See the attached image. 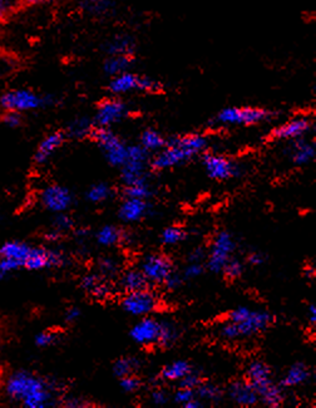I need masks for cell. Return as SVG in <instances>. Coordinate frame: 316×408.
Here are the masks:
<instances>
[{"mask_svg":"<svg viewBox=\"0 0 316 408\" xmlns=\"http://www.w3.org/2000/svg\"><path fill=\"white\" fill-rule=\"evenodd\" d=\"M207 147L205 136L188 134L178 136L167 141L164 148L158 151L157 156L152 160L154 170L172 169L175 166L187 162L191 158L204 152Z\"/></svg>","mask_w":316,"mask_h":408,"instance_id":"obj_2","label":"cell"},{"mask_svg":"<svg viewBox=\"0 0 316 408\" xmlns=\"http://www.w3.org/2000/svg\"><path fill=\"white\" fill-rule=\"evenodd\" d=\"M190 372H192V369L187 362L176 361L164 368L162 377L167 381H181Z\"/></svg>","mask_w":316,"mask_h":408,"instance_id":"obj_31","label":"cell"},{"mask_svg":"<svg viewBox=\"0 0 316 408\" xmlns=\"http://www.w3.org/2000/svg\"><path fill=\"white\" fill-rule=\"evenodd\" d=\"M124 193H126L127 198L146 200V198H150L152 195V191H151V187H150L148 181H147V182H140V184H135V185L126 186Z\"/></svg>","mask_w":316,"mask_h":408,"instance_id":"obj_35","label":"cell"},{"mask_svg":"<svg viewBox=\"0 0 316 408\" xmlns=\"http://www.w3.org/2000/svg\"><path fill=\"white\" fill-rule=\"evenodd\" d=\"M152 401L157 406H162L169 401V397L164 391H154L152 393Z\"/></svg>","mask_w":316,"mask_h":408,"instance_id":"obj_50","label":"cell"},{"mask_svg":"<svg viewBox=\"0 0 316 408\" xmlns=\"http://www.w3.org/2000/svg\"><path fill=\"white\" fill-rule=\"evenodd\" d=\"M234 250V238L228 231L217 234L211 248L210 257H209V268L211 272L221 273L225 264L228 262Z\"/></svg>","mask_w":316,"mask_h":408,"instance_id":"obj_11","label":"cell"},{"mask_svg":"<svg viewBox=\"0 0 316 408\" xmlns=\"http://www.w3.org/2000/svg\"><path fill=\"white\" fill-rule=\"evenodd\" d=\"M123 310L136 317L148 315L157 310L158 298L147 288L129 292L122 300Z\"/></svg>","mask_w":316,"mask_h":408,"instance_id":"obj_10","label":"cell"},{"mask_svg":"<svg viewBox=\"0 0 316 408\" xmlns=\"http://www.w3.org/2000/svg\"><path fill=\"white\" fill-rule=\"evenodd\" d=\"M6 395L14 401L22 402L24 407L46 408L52 406V388L44 379L35 374L20 371L6 381Z\"/></svg>","mask_w":316,"mask_h":408,"instance_id":"obj_1","label":"cell"},{"mask_svg":"<svg viewBox=\"0 0 316 408\" xmlns=\"http://www.w3.org/2000/svg\"><path fill=\"white\" fill-rule=\"evenodd\" d=\"M202 161L207 175L213 180H230L239 175V166L221 155L206 153Z\"/></svg>","mask_w":316,"mask_h":408,"instance_id":"obj_12","label":"cell"},{"mask_svg":"<svg viewBox=\"0 0 316 408\" xmlns=\"http://www.w3.org/2000/svg\"><path fill=\"white\" fill-rule=\"evenodd\" d=\"M183 406H185L186 408H199L202 407V403L199 402V400L192 398L191 401H188L187 403H185Z\"/></svg>","mask_w":316,"mask_h":408,"instance_id":"obj_56","label":"cell"},{"mask_svg":"<svg viewBox=\"0 0 316 408\" xmlns=\"http://www.w3.org/2000/svg\"><path fill=\"white\" fill-rule=\"evenodd\" d=\"M312 129V122L308 117H295L293 120L282 123L279 127H276L270 139L272 140H296L305 137V134H309Z\"/></svg>","mask_w":316,"mask_h":408,"instance_id":"obj_16","label":"cell"},{"mask_svg":"<svg viewBox=\"0 0 316 408\" xmlns=\"http://www.w3.org/2000/svg\"><path fill=\"white\" fill-rule=\"evenodd\" d=\"M119 385L124 392H135L140 388V381L133 377L132 374H129V376L121 378Z\"/></svg>","mask_w":316,"mask_h":408,"instance_id":"obj_43","label":"cell"},{"mask_svg":"<svg viewBox=\"0 0 316 408\" xmlns=\"http://www.w3.org/2000/svg\"><path fill=\"white\" fill-rule=\"evenodd\" d=\"M72 227H73V220L65 212L58 214L57 217H55V220H54V229L58 230L59 233L65 231V230H70V229H72Z\"/></svg>","mask_w":316,"mask_h":408,"instance_id":"obj_41","label":"cell"},{"mask_svg":"<svg viewBox=\"0 0 316 408\" xmlns=\"http://www.w3.org/2000/svg\"><path fill=\"white\" fill-rule=\"evenodd\" d=\"M89 137L100 146L105 160L112 166H122L126 162L129 146L112 129L96 126Z\"/></svg>","mask_w":316,"mask_h":408,"instance_id":"obj_7","label":"cell"},{"mask_svg":"<svg viewBox=\"0 0 316 408\" xmlns=\"http://www.w3.org/2000/svg\"><path fill=\"white\" fill-rule=\"evenodd\" d=\"M263 262H265V257H263V254H260V253H252L251 255L249 257V262L251 265H255V267L261 265Z\"/></svg>","mask_w":316,"mask_h":408,"instance_id":"obj_51","label":"cell"},{"mask_svg":"<svg viewBox=\"0 0 316 408\" xmlns=\"http://www.w3.org/2000/svg\"><path fill=\"white\" fill-rule=\"evenodd\" d=\"M228 395L235 403L244 406V407L254 406L258 401V392L249 381L232 383L228 390Z\"/></svg>","mask_w":316,"mask_h":408,"instance_id":"obj_19","label":"cell"},{"mask_svg":"<svg viewBox=\"0 0 316 408\" xmlns=\"http://www.w3.org/2000/svg\"><path fill=\"white\" fill-rule=\"evenodd\" d=\"M140 272L151 283H164L167 276L173 272V265L170 257L156 254V255H150L143 260Z\"/></svg>","mask_w":316,"mask_h":408,"instance_id":"obj_14","label":"cell"},{"mask_svg":"<svg viewBox=\"0 0 316 408\" xmlns=\"http://www.w3.org/2000/svg\"><path fill=\"white\" fill-rule=\"evenodd\" d=\"M162 89V84L153 78L140 76L133 72H124L122 75L111 77L108 83V91L113 96H123L127 94H157Z\"/></svg>","mask_w":316,"mask_h":408,"instance_id":"obj_4","label":"cell"},{"mask_svg":"<svg viewBox=\"0 0 316 408\" xmlns=\"http://www.w3.org/2000/svg\"><path fill=\"white\" fill-rule=\"evenodd\" d=\"M310 378V369L305 366L304 363H296L287 371V376L281 381V385L284 387H295L305 383Z\"/></svg>","mask_w":316,"mask_h":408,"instance_id":"obj_27","label":"cell"},{"mask_svg":"<svg viewBox=\"0 0 316 408\" xmlns=\"http://www.w3.org/2000/svg\"><path fill=\"white\" fill-rule=\"evenodd\" d=\"M148 283L150 281L147 280L146 276L140 270H129L123 275L122 280H121L123 289L127 293L145 289L148 286Z\"/></svg>","mask_w":316,"mask_h":408,"instance_id":"obj_29","label":"cell"},{"mask_svg":"<svg viewBox=\"0 0 316 408\" xmlns=\"http://www.w3.org/2000/svg\"><path fill=\"white\" fill-rule=\"evenodd\" d=\"M133 65V56H108L105 60L103 70L110 77L129 72Z\"/></svg>","mask_w":316,"mask_h":408,"instance_id":"obj_25","label":"cell"},{"mask_svg":"<svg viewBox=\"0 0 316 408\" xmlns=\"http://www.w3.org/2000/svg\"><path fill=\"white\" fill-rule=\"evenodd\" d=\"M289 156L298 166L308 165L315 158V145L305 140L304 137L293 140V144L289 147Z\"/></svg>","mask_w":316,"mask_h":408,"instance_id":"obj_21","label":"cell"},{"mask_svg":"<svg viewBox=\"0 0 316 408\" xmlns=\"http://www.w3.org/2000/svg\"><path fill=\"white\" fill-rule=\"evenodd\" d=\"M55 340H57V336L53 332H41L35 337V344L41 348L51 347Z\"/></svg>","mask_w":316,"mask_h":408,"instance_id":"obj_42","label":"cell"},{"mask_svg":"<svg viewBox=\"0 0 316 408\" xmlns=\"http://www.w3.org/2000/svg\"><path fill=\"white\" fill-rule=\"evenodd\" d=\"M137 366H138V362L136 361L135 358H121L114 363L113 374L119 378H122V377L133 374Z\"/></svg>","mask_w":316,"mask_h":408,"instance_id":"obj_33","label":"cell"},{"mask_svg":"<svg viewBox=\"0 0 316 408\" xmlns=\"http://www.w3.org/2000/svg\"><path fill=\"white\" fill-rule=\"evenodd\" d=\"M100 272L105 275H111L117 272V262H114L113 259H103L100 264Z\"/></svg>","mask_w":316,"mask_h":408,"instance_id":"obj_47","label":"cell"},{"mask_svg":"<svg viewBox=\"0 0 316 408\" xmlns=\"http://www.w3.org/2000/svg\"><path fill=\"white\" fill-rule=\"evenodd\" d=\"M167 141L156 129H146L140 136V146L147 152L161 151Z\"/></svg>","mask_w":316,"mask_h":408,"instance_id":"obj_30","label":"cell"},{"mask_svg":"<svg viewBox=\"0 0 316 408\" xmlns=\"http://www.w3.org/2000/svg\"><path fill=\"white\" fill-rule=\"evenodd\" d=\"M81 317V310L78 308H70L68 312L65 313V321H74Z\"/></svg>","mask_w":316,"mask_h":408,"instance_id":"obj_52","label":"cell"},{"mask_svg":"<svg viewBox=\"0 0 316 408\" xmlns=\"http://www.w3.org/2000/svg\"><path fill=\"white\" fill-rule=\"evenodd\" d=\"M96 125L93 120L88 117H77L68 125V136L73 139H84L87 136H91Z\"/></svg>","mask_w":316,"mask_h":408,"instance_id":"obj_28","label":"cell"},{"mask_svg":"<svg viewBox=\"0 0 316 408\" xmlns=\"http://www.w3.org/2000/svg\"><path fill=\"white\" fill-rule=\"evenodd\" d=\"M107 56H133L136 51V42L127 34L116 35L105 44Z\"/></svg>","mask_w":316,"mask_h":408,"instance_id":"obj_23","label":"cell"},{"mask_svg":"<svg viewBox=\"0 0 316 408\" xmlns=\"http://www.w3.org/2000/svg\"><path fill=\"white\" fill-rule=\"evenodd\" d=\"M112 189L105 184H97L89 189L87 198L92 203H103L111 198Z\"/></svg>","mask_w":316,"mask_h":408,"instance_id":"obj_34","label":"cell"},{"mask_svg":"<svg viewBox=\"0 0 316 408\" xmlns=\"http://www.w3.org/2000/svg\"><path fill=\"white\" fill-rule=\"evenodd\" d=\"M117 6V0H81V9L92 17H105Z\"/></svg>","mask_w":316,"mask_h":408,"instance_id":"obj_24","label":"cell"},{"mask_svg":"<svg viewBox=\"0 0 316 408\" xmlns=\"http://www.w3.org/2000/svg\"><path fill=\"white\" fill-rule=\"evenodd\" d=\"M177 339V332H176L175 326L170 324V323H161V328H159V334H158L157 343L159 345H171Z\"/></svg>","mask_w":316,"mask_h":408,"instance_id":"obj_36","label":"cell"},{"mask_svg":"<svg viewBox=\"0 0 316 408\" xmlns=\"http://www.w3.org/2000/svg\"><path fill=\"white\" fill-rule=\"evenodd\" d=\"M202 272H204V267L201 262H190L187 268L185 269L183 274L188 279H193V278H197L202 274Z\"/></svg>","mask_w":316,"mask_h":408,"instance_id":"obj_45","label":"cell"},{"mask_svg":"<svg viewBox=\"0 0 316 408\" xmlns=\"http://www.w3.org/2000/svg\"><path fill=\"white\" fill-rule=\"evenodd\" d=\"M275 116L274 112L265 110L261 107H228L223 108L216 117V122L231 126H252L258 123L270 121Z\"/></svg>","mask_w":316,"mask_h":408,"instance_id":"obj_6","label":"cell"},{"mask_svg":"<svg viewBox=\"0 0 316 408\" xmlns=\"http://www.w3.org/2000/svg\"><path fill=\"white\" fill-rule=\"evenodd\" d=\"M244 272V265L242 262H239V260H235V259H228V262L225 264L223 267V274L226 275L230 279H236L239 278Z\"/></svg>","mask_w":316,"mask_h":408,"instance_id":"obj_39","label":"cell"},{"mask_svg":"<svg viewBox=\"0 0 316 408\" xmlns=\"http://www.w3.org/2000/svg\"><path fill=\"white\" fill-rule=\"evenodd\" d=\"M122 239V233L114 227H105L97 234V241L103 246H112L119 243Z\"/></svg>","mask_w":316,"mask_h":408,"instance_id":"obj_32","label":"cell"},{"mask_svg":"<svg viewBox=\"0 0 316 408\" xmlns=\"http://www.w3.org/2000/svg\"><path fill=\"white\" fill-rule=\"evenodd\" d=\"M247 381L254 385V388L260 395L261 392L265 391L269 385H272L271 379V371L270 368L263 363V362H252L247 369Z\"/></svg>","mask_w":316,"mask_h":408,"instance_id":"obj_20","label":"cell"},{"mask_svg":"<svg viewBox=\"0 0 316 408\" xmlns=\"http://www.w3.org/2000/svg\"><path fill=\"white\" fill-rule=\"evenodd\" d=\"M309 310H310V321H311V323H315V321H316V308H315V305H314V304H311L310 308H309Z\"/></svg>","mask_w":316,"mask_h":408,"instance_id":"obj_57","label":"cell"},{"mask_svg":"<svg viewBox=\"0 0 316 408\" xmlns=\"http://www.w3.org/2000/svg\"><path fill=\"white\" fill-rule=\"evenodd\" d=\"M159 328H161L159 321H154L152 318H146L138 321L131 329V337L136 343L143 344V345L157 343Z\"/></svg>","mask_w":316,"mask_h":408,"instance_id":"obj_17","label":"cell"},{"mask_svg":"<svg viewBox=\"0 0 316 408\" xmlns=\"http://www.w3.org/2000/svg\"><path fill=\"white\" fill-rule=\"evenodd\" d=\"M52 0H24L25 6H44V4H48L51 3Z\"/></svg>","mask_w":316,"mask_h":408,"instance_id":"obj_54","label":"cell"},{"mask_svg":"<svg viewBox=\"0 0 316 408\" xmlns=\"http://www.w3.org/2000/svg\"><path fill=\"white\" fill-rule=\"evenodd\" d=\"M0 120L8 127H18L22 123V113L14 111H4Z\"/></svg>","mask_w":316,"mask_h":408,"instance_id":"obj_40","label":"cell"},{"mask_svg":"<svg viewBox=\"0 0 316 408\" xmlns=\"http://www.w3.org/2000/svg\"><path fill=\"white\" fill-rule=\"evenodd\" d=\"M186 238V233L178 227H171L162 233L161 240L164 245H176L181 243Z\"/></svg>","mask_w":316,"mask_h":408,"instance_id":"obj_37","label":"cell"},{"mask_svg":"<svg viewBox=\"0 0 316 408\" xmlns=\"http://www.w3.org/2000/svg\"><path fill=\"white\" fill-rule=\"evenodd\" d=\"M17 0H0V19L6 18L12 12Z\"/></svg>","mask_w":316,"mask_h":408,"instance_id":"obj_48","label":"cell"},{"mask_svg":"<svg viewBox=\"0 0 316 408\" xmlns=\"http://www.w3.org/2000/svg\"><path fill=\"white\" fill-rule=\"evenodd\" d=\"M199 385H201V379H199V376L193 374L192 372H190L187 376H185L181 379V387H185V388L196 390Z\"/></svg>","mask_w":316,"mask_h":408,"instance_id":"obj_46","label":"cell"},{"mask_svg":"<svg viewBox=\"0 0 316 408\" xmlns=\"http://www.w3.org/2000/svg\"><path fill=\"white\" fill-rule=\"evenodd\" d=\"M148 152L140 146H129V155L122 166V180L126 186L147 182L146 165Z\"/></svg>","mask_w":316,"mask_h":408,"instance_id":"obj_8","label":"cell"},{"mask_svg":"<svg viewBox=\"0 0 316 408\" xmlns=\"http://www.w3.org/2000/svg\"><path fill=\"white\" fill-rule=\"evenodd\" d=\"M192 398H195V390L181 387L180 391H177V393H176L175 401L177 403L185 404V403H187L188 401H191Z\"/></svg>","mask_w":316,"mask_h":408,"instance_id":"obj_44","label":"cell"},{"mask_svg":"<svg viewBox=\"0 0 316 408\" xmlns=\"http://www.w3.org/2000/svg\"><path fill=\"white\" fill-rule=\"evenodd\" d=\"M65 255L59 251L32 246L27 260L24 262V269L41 270L46 268H59L65 265Z\"/></svg>","mask_w":316,"mask_h":408,"instance_id":"obj_13","label":"cell"},{"mask_svg":"<svg viewBox=\"0 0 316 408\" xmlns=\"http://www.w3.org/2000/svg\"><path fill=\"white\" fill-rule=\"evenodd\" d=\"M129 113V107L122 99L117 97L105 98L100 101L97 107L93 122L97 127L110 129L113 125L121 122Z\"/></svg>","mask_w":316,"mask_h":408,"instance_id":"obj_9","label":"cell"},{"mask_svg":"<svg viewBox=\"0 0 316 408\" xmlns=\"http://www.w3.org/2000/svg\"><path fill=\"white\" fill-rule=\"evenodd\" d=\"M6 275H9L8 274V273H6V270H4V268H3V267H1V264H0V280H3L4 279V278H6Z\"/></svg>","mask_w":316,"mask_h":408,"instance_id":"obj_58","label":"cell"},{"mask_svg":"<svg viewBox=\"0 0 316 408\" xmlns=\"http://www.w3.org/2000/svg\"><path fill=\"white\" fill-rule=\"evenodd\" d=\"M60 235H62V233H59L58 230L54 229V230L49 231V233L46 235V238H47V240H49V241H57V240L60 239Z\"/></svg>","mask_w":316,"mask_h":408,"instance_id":"obj_55","label":"cell"},{"mask_svg":"<svg viewBox=\"0 0 316 408\" xmlns=\"http://www.w3.org/2000/svg\"><path fill=\"white\" fill-rule=\"evenodd\" d=\"M205 257V253L201 250V249H197V250L193 251L190 255V262H201V260Z\"/></svg>","mask_w":316,"mask_h":408,"instance_id":"obj_53","label":"cell"},{"mask_svg":"<svg viewBox=\"0 0 316 408\" xmlns=\"http://www.w3.org/2000/svg\"><path fill=\"white\" fill-rule=\"evenodd\" d=\"M197 395L201 400L218 401L221 398V390L213 385H199L197 387Z\"/></svg>","mask_w":316,"mask_h":408,"instance_id":"obj_38","label":"cell"},{"mask_svg":"<svg viewBox=\"0 0 316 408\" xmlns=\"http://www.w3.org/2000/svg\"><path fill=\"white\" fill-rule=\"evenodd\" d=\"M82 288L97 299H105L112 292V288L108 283L100 278L98 275L89 274L82 280Z\"/></svg>","mask_w":316,"mask_h":408,"instance_id":"obj_26","label":"cell"},{"mask_svg":"<svg viewBox=\"0 0 316 408\" xmlns=\"http://www.w3.org/2000/svg\"><path fill=\"white\" fill-rule=\"evenodd\" d=\"M65 136L62 132H53L44 137L39 146L37 148L34 155V161L37 165L47 163L53 155L58 151L62 145L65 144Z\"/></svg>","mask_w":316,"mask_h":408,"instance_id":"obj_18","label":"cell"},{"mask_svg":"<svg viewBox=\"0 0 316 408\" xmlns=\"http://www.w3.org/2000/svg\"><path fill=\"white\" fill-rule=\"evenodd\" d=\"M41 204L47 210L60 214L65 212L73 204V196L67 187L53 185L41 193Z\"/></svg>","mask_w":316,"mask_h":408,"instance_id":"obj_15","label":"cell"},{"mask_svg":"<svg viewBox=\"0 0 316 408\" xmlns=\"http://www.w3.org/2000/svg\"><path fill=\"white\" fill-rule=\"evenodd\" d=\"M148 212V205L146 200L142 198H127L124 203L121 205L119 209V217L123 222H140Z\"/></svg>","mask_w":316,"mask_h":408,"instance_id":"obj_22","label":"cell"},{"mask_svg":"<svg viewBox=\"0 0 316 408\" xmlns=\"http://www.w3.org/2000/svg\"><path fill=\"white\" fill-rule=\"evenodd\" d=\"M164 283H166V286H169L170 289H177L178 286H181V276L171 273V274L167 276V279L164 280Z\"/></svg>","mask_w":316,"mask_h":408,"instance_id":"obj_49","label":"cell"},{"mask_svg":"<svg viewBox=\"0 0 316 408\" xmlns=\"http://www.w3.org/2000/svg\"><path fill=\"white\" fill-rule=\"evenodd\" d=\"M53 98L41 96L27 88L11 89L1 96L0 106L4 111L28 112L34 111L44 106L51 105Z\"/></svg>","mask_w":316,"mask_h":408,"instance_id":"obj_5","label":"cell"},{"mask_svg":"<svg viewBox=\"0 0 316 408\" xmlns=\"http://www.w3.org/2000/svg\"><path fill=\"white\" fill-rule=\"evenodd\" d=\"M272 317L263 310H251L240 307L228 314V321L221 328L223 338L235 339L250 337L270 326Z\"/></svg>","mask_w":316,"mask_h":408,"instance_id":"obj_3","label":"cell"}]
</instances>
